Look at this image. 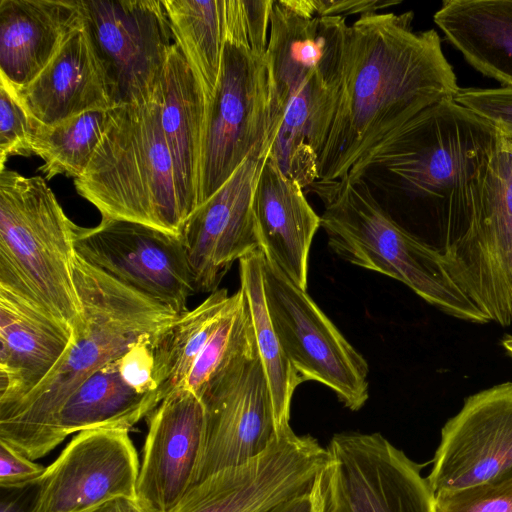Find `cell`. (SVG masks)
I'll return each mask as SVG.
<instances>
[{
  "label": "cell",
  "instance_id": "1",
  "mask_svg": "<svg viewBox=\"0 0 512 512\" xmlns=\"http://www.w3.org/2000/svg\"><path fill=\"white\" fill-rule=\"evenodd\" d=\"M413 18L412 11L373 13L350 25L343 84L318 157L317 182L343 179L416 116L461 90L438 33L415 31Z\"/></svg>",
  "mask_w": 512,
  "mask_h": 512
},
{
  "label": "cell",
  "instance_id": "2",
  "mask_svg": "<svg viewBox=\"0 0 512 512\" xmlns=\"http://www.w3.org/2000/svg\"><path fill=\"white\" fill-rule=\"evenodd\" d=\"M502 135L454 100L420 113L356 164L347 177L382 188L437 231H459L478 208Z\"/></svg>",
  "mask_w": 512,
  "mask_h": 512
},
{
  "label": "cell",
  "instance_id": "3",
  "mask_svg": "<svg viewBox=\"0 0 512 512\" xmlns=\"http://www.w3.org/2000/svg\"><path fill=\"white\" fill-rule=\"evenodd\" d=\"M346 17H307L274 0L267 62L274 142L269 156L303 189L318 180V157L343 84Z\"/></svg>",
  "mask_w": 512,
  "mask_h": 512
},
{
  "label": "cell",
  "instance_id": "4",
  "mask_svg": "<svg viewBox=\"0 0 512 512\" xmlns=\"http://www.w3.org/2000/svg\"><path fill=\"white\" fill-rule=\"evenodd\" d=\"M74 281L85 329L73 333L64 354L39 385L0 409V441L29 459L59 408L87 378L120 358L133 344L158 334L179 315L77 254Z\"/></svg>",
  "mask_w": 512,
  "mask_h": 512
},
{
  "label": "cell",
  "instance_id": "5",
  "mask_svg": "<svg viewBox=\"0 0 512 512\" xmlns=\"http://www.w3.org/2000/svg\"><path fill=\"white\" fill-rule=\"evenodd\" d=\"M308 189L325 205L321 227L329 247L343 260L402 282L452 317L490 322L452 279L440 249L399 223L362 178L316 182Z\"/></svg>",
  "mask_w": 512,
  "mask_h": 512
},
{
  "label": "cell",
  "instance_id": "6",
  "mask_svg": "<svg viewBox=\"0 0 512 512\" xmlns=\"http://www.w3.org/2000/svg\"><path fill=\"white\" fill-rule=\"evenodd\" d=\"M78 227L43 177L0 171V287L73 333L86 327L74 281Z\"/></svg>",
  "mask_w": 512,
  "mask_h": 512
},
{
  "label": "cell",
  "instance_id": "7",
  "mask_svg": "<svg viewBox=\"0 0 512 512\" xmlns=\"http://www.w3.org/2000/svg\"><path fill=\"white\" fill-rule=\"evenodd\" d=\"M74 183L102 217L179 235L185 220L160 122L159 92L149 103L108 110L93 157Z\"/></svg>",
  "mask_w": 512,
  "mask_h": 512
},
{
  "label": "cell",
  "instance_id": "8",
  "mask_svg": "<svg viewBox=\"0 0 512 512\" xmlns=\"http://www.w3.org/2000/svg\"><path fill=\"white\" fill-rule=\"evenodd\" d=\"M273 142L265 55L225 37L218 81L206 110L197 207L249 156L268 154Z\"/></svg>",
  "mask_w": 512,
  "mask_h": 512
},
{
  "label": "cell",
  "instance_id": "9",
  "mask_svg": "<svg viewBox=\"0 0 512 512\" xmlns=\"http://www.w3.org/2000/svg\"><path fill=\"white\" fill-rule=\"evenodd\" d=\"M452 279L488 319L512 324V139L502 136L481 202L468 223L441 240Z\"/></svg>",
  "mask_w": 512,
  "mask_h": 512
},
{
  "label": "cell",
  "instance_id": "10",
  "mask_svg": "<svg viewBox=\"0 0 512 512\" xmlns=\"http://www.w3.org/2000/svg\"><path fill=\"white\" fill-rule=\"evenodd\" d=\"M316 478L318 512H435L421 466L380 433H341Z\"/></svg>",
  "mask_w": 512,
  "mask_h": 512
},
{
  "label": "cell",
  "instance_id": "11",
  "mask_svg": "<svg viewBox=\"0 0 512 512\" xmlns=\"http://www.w3.org/2000/svg\"><path fill=\"white\" fill-rule=\"evenodd\" d=\"M266 306L281 347L303 381L335 392L350 410L368 399V364L308 293L263 258Z\"/></svg>",
  "mask_w": 512,
  "mask_h": 512
},
{
  "label": "cell",
  "instance_id": "12",
  "mask_svg": "<svg viewBox=\"0 0 512 512\" xmlns=\"http://www.w3.org/2000/svg\"><path fill=\"white\" fill-rule=\"evenodd\" d=\"M76 254L119 282L171 308L187 311L196 293L180 235L102 217L93 228L78 227Z\"/></svg>",
  "mask_w": 512,
  "mask_h": 512
},
{
  "label": "cell",
  "instance_id": "13",
  "mask_svg": "<svg viewBox=\"0 0 512 512\" xmlns=\"http://www.w3.org/2000/svg\"><path fill=\"white\" fill-rule=\"evenodd\" d=\"M80 4L107 67L116 106L151 102L174 43L162 0H80Z\"/></svg>",
  "mask_w": 512,
  "mask_h": 512
},
{
  "label": "cell",
  "instance_id": "14",
  "mask_svg": "<svg viewBox=\"0 0 512 512\" xmlns=\"http://www.w3.org/2000/svg\"><path fill=\"white\" fill-rule=\"evenodd\" d=\"M206 415L204 453L196 484L248 463L282 438L257 356L212 378L197 394ZM292 432V431H291Z\"/></svg>",
  "mask_w": 512,
  "mask_h": 512
},
{
  "label": "cell",
  "instance_id": "15",
  "mask_svg": "<svg viewBox=\"0 0 512 512\" xmlns=\"http://www.w3.org/2000/svg\"><path fill=\"white\" fill-rule=\"evenodd\" d=\"M325 463L315 438L291 432L248 463L196 484L173 512H268L311 492Z\"/></svg>",
  "mask_w": 512,
  "mask_h": 512
},
{
  "label": "cell",
  "instance_id": "16",
  "mask_svg": "<svg viewBox=\"0 0 512 512\" xmlns=\"http://www.w3.org/2000/svg\"><path fill=\"white\" fill-rule=\"evenodd\" d=\"M129 430L77 433L46 467L29 512H83L114 497L137 498L140 462Z\"/></svg>",
  "mask_w": 512,
  "mask_h": 512
},
{
  "label": "cell",
  "instance_id": "17",
  "mask_svg": "<svg viewBox=\"0 0 512 512\" xmlns=\"http://www.w3.org/2000/svg\"><path fill=\"white\" fill-rule=\"evenodd\" d=\"M427 480L434 493L512 480V382L465 399L442 428Z\"/></svg>",
  "mask_w": 512,
  "mask_h": 512
},
{
  "label": "cell",
  "instance_id": "18",
  "mask_svg": "<svg viewBox=\"0 0 512 512\" xmlns=\"http://www.w3.org/2000/svg\"><path fill=\"white\" fill-rule=\"evenodd\" d=\"M268 154L249 156L183 224L179 235L196 293L218 290L221 280L236 260L260 250L253 195Z\"/></svg>",
  "mask_w": 512,
  "mask_h": 512
},
{
  "label": "cell",
  "instance_id": "19",
  "mask_svg": "<svg viewBox=\"0 0 512 512\" xmlns=\"http://www.w3.org/2000/svg\"><path fill=\"white\" fill-rule=\"evenodd\" d=\"M147 422L137 499L152 512H173L197 482L205 446V408L193 391L183 387L164 398Z\"/></svg>",
  "mask_w": 512,
  "mask_h": 512
},
{
  "label": "cell",
  "instance_id": "20",
  "mask_svg": "<svg viewBox=\"0 0 512 512\" xmlns=\"http://www.w3.org/2000/svg\"><path fill=\"white\" fill-rule=\"evenodd\" d=\"M10 92L31 119L46 126L116 106L107 67L85 21L32 82Z\"/></svg>",
  "mask_w": 512,
  "mask_h": 512
},
{
  "label": "cell",
  "instance_id": "21",
  "mask_svg": "<svg viewBox=\"0 0 512 512\" xmlns=\"http://www.w3.org/2000/svg\"><path fill=\"white\" fill-rule=\"evenodd\" d=\"M73 332L13 291L0 287V409L18 402L51 372Z\"/></svg>",
  "mask_w": 512,
  "mask_h": 512
},
{
  "label": "cell",
  "instance_id": "22",
  "mask_svg": "<svg viewBox=\"0 0 512 512\" xmlns=\"http://www.w3.org/2000/svg\"><path fill=\"white\" fill-rule=\"evenodd\" d=\"M253 212L265 259L307 291L309 251L321 217L308 203L301 185L269 155L255 185Z\"/></svg>",
  "mask_w": 512,
  "mask_h": 512
},
{
  "label": "cell",
  "instance_id": "23",
  "mask_svg": "<svg viewBox=\"0 0 512 512\" xmlns=\"http://www.w3.org/2000/svg\"><path fill=\"white\" fill-rule=\"evenodd\" d=\"M84 22L80 0H0V82H32Z\"/></svg>",
  "mask_w": 512,
  "mask_h": 512
},
{
  "label": "cell",
  "instance_id": "24",
  "mask_svg": "<svg viewBox=\"0 0 512 512\" xmlns=\"http://www.w3.org/2000/svg\"><path fill=\"white\" fill-rule=\"evenodd\" d=\"M159 103L160 122L172 158L179 203L186 221L198 206L207 102L200 82L175 42L170 47L163 69Z\"/></svg>",
  "mask_w": 512,
  "mask_h": 512
},
{
  "label": "cell",
  "instance_id": "25",
  "mask_svg": "<svg viewBox=\"0 0 512 512\" xmlns=\"http://www.w3.org/2000/svg\"><path fill=\"white\" fill-rule=\"evenodd\" d=\"M118 359L92 374L67 398L40 437L32 460L44 457L73 433L103 427L130 429L160 404L156 393H139L123 380Z\"/></svg>",
  "mask_w": 512,
  "mask_h": 512
},
{
  "label": "cell",
  "instance_id": "26",
  "mask_svg": "<svg viewBox=\"0 0 512 512\" xmlns=\"http://www.w3.org/2000/svg\"><path fill=\"white\" fill-rule=\"evenodd\" d=\"M433 20L474 69L512 87V0H446Z\"/></svg>",
  "mask_w": 512,
  "mask_h": 512
},
{
  "label": "cell",
  "instance_id": "27",
  "mask_svg": "<svg viewBox=\"0 0 512 512\" xmlns=\"http://www.w3.org/2000/svg\"><path fill=\"white\" fill-rule=\"evenodd\" d=\"M261 250L240 259V288L246 305L257 357L270 390L275 420L281 435L290 433L291 401L304 382L287 359L273 328L266 306Z\"/></svg>",
  "mask_w": 512,
  "mask_h": 512
},
{
  "label": "cell",
  "instance_id": "28",
  "mask_svg": "<svg viewBox=\"0 0 512 512\" xmlns=\"http://www.w3.org/2000/svg\"><path fill=\"white\" fill-rule=\"evenodd\" d=\"M231 297L224 288L210 293L196 308L179 314L156 336L154 380L159 402L186 387L191 370L215 332Z\"/></svg>",
  "mask_w": 512,
  "mask_h": 512
},
{
  "label": "cell",
  "instance_id": "29",
  "mask_svg": "<svg viewBox=\"0 0 512 512\" xmlns=\"http://www.w3.org/2000/svg\"><path fill=\"white\" fill-rule=\"evenodd\" d=\"M173 40L200 82L207 106L218 81L224 38V0H162Z\"/></svg>",
  "mask_w": 512,
  "mask_h": 512
},
{
  "label": "cell",
  "instance_id": "30",
  "mask_svg": "<svg viewBox=\"0 0 512 512\" xmlns=\"http://www.w3.org/2000/svg\"><path fill=\"white\" fill-rule=\"evenodd\" d=\"M107 119L108 111L85 112L53 126L32 119V151L43 159L39 170L46 179L57 175L80 177L93 157Z\"/></svg>",
  "mask_w": 512,
  "mask_h": 512
},
{
  "label": "cell",
  "instance_id": "31",
  "mask_svg": "<svg viewBox=\"0 0 512 512\" xmlns=\"http://www.w3.org/2000/svg\"><path fill=\"white\" fill-rule=\"evenodd\" d=\"M274 0H224L225 37L265 55Z\"/></svg>",
  "mask_w": 512,
  "mask_h": 512
},
{
  "label": "cell",
  "instance_id": "32",
  "mask_svg": "<svg viewBox=\"0 0 512 512\" xmlns=\"http://www.w3.org/2000/svg\"><path fill=\"white\" fill-rule=\"evenodd\" d=\"M435 512H512V480L434 493Z\"/></svg>",
  "mask_w": 512,
  "mask_h": 512
},
{
  "label": "cell",
  "instance_id": "33",
  "mask_svg": "<svg viewBox=\"0 0 512 512\" xmlns=\"http://www.w3.org/2000/svg\"><path fill=\"white\" fill-rule=\"evenodd\" d=\"M34 123L25 109L0 82V171L10 156L33 155Z\"/></svg>",
  "mask_w": 512,
  "mask_h": 512
},
{
  "label": "cell",
  "instance_id": "34",
  "mask_svg": "<svg viewBox=\"0 0 512 512\" xmlns=\"http://www.w3.org/2000/svg\"><path fill=\"white\" fill-rule=\"evenodd\" d=\"M455 101L512 139V87L461 89Z\"/></svg>",
  "mask_w": 512,
  "mask_h": 512
},
{
  "label": "cell",
  "instance_id": "35",
  "mask_svg": "<svg viewBox=\"0 0 512 512\" xmlns=\"http://www.w3.org/2000/svg\"><path fill=\"white\" fill-rule=\"evenodd\" d=\"M158 334L145 337L133 344L118 359L121 377L129 386L142 394L156 393L157 397L153 343Z\"/></svg>",
  "mask_w": 512,
  "mask_h": 512
},
{
  "label": "cell",
  "instance_id": "36",
  "mask_svg": "<svg viewBox=\"0 0 512 512\" xmlns=\"http://www.w3.org/2000/svg\"><path fill=\"white\" fill-rule=\"evenodd\" d=\"M290 5L307 17H346L353 14L378 13L401 3V0H288Z\"/></svg>",
  "mask_w": 512,
  "mask_h": 512
},
{
  "label": "cell",
  "instance_id": "37",
  "mask_svg": "<svg viewBox=\"0 0 512 512\" xmlns=\"http://www.w3.org/2000/svg\"><path fill=\"white\" fill-rule=\"evenodd\" d=\"M46 467L35 463L10 445L0 441V487L22 489L37 485Z\"/></svg>",
  "mask_w": 512,
  "mask_h": 512
},
{
  "label": "cell",
  "instance_id": "38",
  "mask_svg": "<svg viewBox=\"0 0 512 512\" xmlns=\"http://www.w3.org/2000/svg\"><path fill=\"white\" fill-rule=\"evenodd\" d=\"M36 486L22 489H2L0 499V512H29Z\"/></svg>",
  "mask_w": 512,
  "mask_h": 512
},
{
  "label": "cell",
  "instance_id": "39",
  "mask_svg": "<svg viewBox=\"0 0 512 512\" xmlns=\"http://www.w3.org/2000/svg\"><path fill=\"white\" fill-rule=\"evenodd\" d=\"M83 512H152L137 498L119 496L103 501Z\"/></svg>",
  "mask_w": 512,
  "mask_h": 512
},
{
  "label": "cell",
  "instance_id": "40",
  "mask_svg": "<svg viewBox=\"0 0 512 512\" xmlns=\"http://www.w3.org/2000/svg\"><path fill=\"white\" fill-rule=\"evenodd\" d=\"M268 512H318L314 488L311 492L291 499Z\"/></svg>",
  "mask_w": 512,
  "mask_h": 512
},
{
  "label": "cell",
  "instance_id": "41",
  "mask_svg": "<svg viewBox=\"0 0 512 512\" xmlns=\"http://www.w3.org/2000/svg\"><path fill=\"white\" fill-rule=\"evenodd\" d=\"M501 344L508 355L512 358V335H505L501 340Z\"/></svg>",
  "mask_w": 512,
  "mask_h": 512
}]
</instances>
